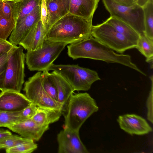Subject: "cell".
<instances>
[{
	"label": "cell",
	"mask_w": 153,
	"mask_h": 153,
	"mask_svg": "<svg viewBox=\"0 0 153 153\" xmlns=\"http://www.w3.org/2000/svg\"><path fill=\"white\" fill-rule=\"evenodd\" d=\"M67 54L73 59L86 58L100 60L107 63L120 64L132 69L146 76L132 61L128 54H118L108 47L99 42L92 36L79 42L67 46Z\"/></svg>",
	"instance_id": "cell-1"
},
{
	"label": "cell",
	"mask_w": 153,
	"mask_h": 153,
	"mask_svg": "<svg viewBox=\"0 0 153 153\" xmlns=\"http://www.w3.org/2000/svg\"><path fill=\"white\" fill-rule=\"evenodd\" d=\"M93 18H85L69 13L52 25L46 40L68 44L87 39L91 36Z\"/></svg>",
	"instance_id": "cell-2"
},
{
	"label": "cell",
	"mask_w": 153,
	"mask_h": 153,
	"mask_svg": "<svg viewBox=\"0 0 153 153\" xmlns=\"http://www.w3.org/2000/svg\"><path fill=\"white\" fill-rule=\"evenodd\" d=\"M98 110L95 100L88 93H73L69 98L63 111L64 127L79 131L87 119Z\"/></svg>",
	"instance_id": "cell-3"
},
{
	"label": "cell",
	"mask_w": 153,
	"mask_h": 153,
	"mask_svg": "<svg viewBox=\"0 0 153 153\" xmlns=\"http://www.w3.org/2000/svg\"><path fill=\"white\" fill-rule=\"evenodd\" d=\"M51 70L59 74L70 84L74 91H88L94 82L101 79L96 71L78 65L53 64L47 70Z\"/></svg>",
	"instance_id": "cell-4"
},
{
	"label": "cell",
	"mask_w": 153,
	"mask_h": 153,
	"mask_svg": "<svg viewBox=\"0 0 153 153\" xmlns=\"http://www.w3.org/2000/svg\"><path fill=\"white\" fill-rule=\"evenodd\" d=\"M67 45L46 40L41 48L35 51H27L25 59L28 69L32 71H47Z\"/></svg>",
	"instance_id": "cell-5"
},
{
	"label": "cell",
	"mask_w": 153,
	"mask_h": 153,
	"mask_svg": "<svg viewBox=\"0 0 153 153\" xmlns=\"http://www.w3.org/2000/svg\"><path fill=\"white\" fill-rule=\"evenodd\" d=\"M102 1L111 16L126 23L140 35L144 33V16L143 7L137 3L126 6L120 4L113 0Z\"/></svg>",
	"instance_id": "cell-6"
},
{
	"label": "cell",
	"mask_w": 153,
	"mask_h": 153,
	"mask_svg": "<svg viewBox=\"0 0 153 153\" xmlns=\"http://www.w3.org/2000/svg\"><path fill=\"white\" fill-rule=\"evenodd\" d=\"M25 56L23 48L17 46L8 59L1 91L20 92L24 82Z\"/></svg>",
	"instance_id": "cell-7"
},
{
	"label": "cell",
	"mask_w": 153,
	"mask_h": 153,
	"mask_svg": "<svg viewBox=\"0 0 153 153\" xmlns=\"http://www.w3.org/2000/svg\"><path fill=\"white\" fill-rule=\"evenodd\" d=\"M91 34L99 42L120 53L136 47L135 44L105 22L96 25H92Z\"/></svg>",
	"instance_id": "cell-8"
},
{
	"label": "cell",
	"mask_w": 153,
	"mask_h": 153,
	"mask_svg": "<svg viewBox=\"0 0 153 153\" xmlns=\"http://www.w3.org/2000/svg\"><path fill=\"white\" fill-rule=\"evenodd\" d=\"M41 73L38 72L25 82L23 90L26 96L38 107L63 111L65 106L53 99L44 89L42 84Z\"/></svg>",
	"instance_id": "cell-9"
},
{
	"label": "cell",
	"mask_w": 153,
	"mask_h": 153,
	"mask_svg": "<svg viewBox=\"0 0 153 153\" xmlns=\"http://www.w3.org/2000/svg\"><path fill=\"white\" fill-rule=\"evenodd\" d=\"M59 153H88L82 142L79 131L64 127L58 134Z\"/></svg>",
	"instance_id": "cell-10"
},
{
	"label": "cell",
	"mask_w": 153,
	"mask_h": 153,
	"mask_svg": "<svg viewBox=\"0 0 153 153\" xmlns=\"http://www.w3.org/2000/svg\"><path fill=\"white\" fill-rule=\"evenodd\" d=\"M41 4L27 16L16 22L9 38V41L13 45H19L34 26L41 20Z\"/></svg>",
	"instance_id": "cell-11"
},
{
	"label": "cell",
	"mask_w": 153,
	"mask_h": 153,
	"mask_svg": "<svg viewBox=\"0 0 153 153\" xmlns=\"http://www.w3.org/2000/svg\"><path fill=\"white\" fill-rule=\"evenodd\" d=\"M117 121L120 128L131 135H143L152 130L144 118L136 114H127L119 116Z\"/></svg>",
	"instance_id": "cell-12"
},
{
	"label": "cell",
	"mask_w": 153,
	"mask_h": 153,
	"mask_svg": "<svg viewBox=\"0 0 153 153\" xmlns=\"http://www.w3.org/2000/svg\"><path fill=\"white\" fill-rule=\"evenodd\" d=\"M32 103L26 95L20 92L6 90L0 94V111H20Z\"/></svg>",
	"instance_id": "cell-13"
},
{
	"label": "cell",
	"mask_w": 153,
	"mask_h": 153,
	"mask_svg": "<svg viewBox=\"0 0 153 153\" xmlns=\"http://www.w3.org/2000/svg\"><path fill=\"white\" fill-rule=\"evenodd\" d=\"M4 127L18 134L23 138L36 141L39 140L49 128V125H39L32 119Z\"/></svg>",
	"instance_id": "cell-14"
},
{
	"label": "cell",
	"mask_w": 153,
	"mask_h": 153,
	"mask_svg": "<svg viewBox=\"0 0 153 153\" xmlns=\"http://www.w3.org/2000/svg\"><path fill=\"white\" fill-rule=\"evenodd\" d=\"M47 33L41 20L33 27L19 45L27 51H35L42 48Z\"/></svg>",
	"instance_id": "cell-15"
},
{
	"label": "cell",
	"mask_w": 153,
	"mask_h": 153,
	"mask_svg": "<svg viewBox=\"0 0 153 153\" xmlns=\"http://www.w3.org/2000/svg\"><path fill=\"white\" fill-rule=\"evenodd\" d=\"M71 0H53L46 3L47 14L44 27L47 33L57 20L69 13Z\"/></svg>",
	"instance_id": "cell-16"
},
{
	"label": "cell",
	"mask_w": 153,
	"mask_h": 153,
	"mask_svg": "<svg viewBox=\"0 0 153 153\" xmlns=\"http://www.w3.org/2000/svg\"><path fill=\"white\" fill-rule=\"evenodd\" d=\"M99 0H71L69 13L85 18L93 17Z\"/></svg>",
	"instance_id": "cell-17"
},
{
	"label": "cell",
	"mask_w": 153,
	"mask_h": 153,
	"mask_svg": "<svg viewBox=\"0 0 153 153\" xmlns=\"http://www.w3.org/2000/svg\"><path fill=\"white\" fill-rule=\"evenodd\" d=\"M42 0H19L9 1L16 22L21 20L31 13L37 6L41 4Z\"/></svg>",
	"instance_id": "cell-18"
},
{
	"label": "cell",
	"mask_w": 153,
	"mask_h": 153,
	"mask_svg": "<svg viewBox=\"0 0 153 153\" xmlns=\"http://www.w3.org/2000/svg\"><path fill=\"white\" fill-rule=\"evenodd\" d=\"M51 74L57 89V101L65 106L74 91L70 84L59 74L55 71Z\"/></svg>",
	"instance_id": "cell-19"
},
{
	"label": "cell",
	"mask_w": 153,
	"mask_h": 153,
	"mask_svg": "<svg viewBox=\"0 0 153 153\" xmlns=\"http://www.w3.org/2000/svg\"><path fill=\"white\" fill-rule=\"evenodd\" d=\"M63 112L62 111L38 107L37 112L32 119L39 125H49L58 121Z\"/></svg>",
	"instance_id": "cell-20"
},
{
	"label": "cell",
	"mask_w": 153,
	"mask_h": 153,
	"mask_svg": "<svg viewBox=\"0 0 153 153\" xmlns=\"http://www.w3.org/2000/svg\"><path fill=\"white\" fill-rule=\"evenodd\" d=\"M105 22L111 25L126 38L136 45L140 35L130 26L117 18L111 16Z\"/></svg>",
	"instance_id": "cell-21"
},
{
	"label": "cell",
	"mask_w": 153,
	"mask_h": 153,
	"mask_svg": "<svg viewBox=\"0 0 153 153\" xmlns=\"http://www.w3.org/2000/svg\"><path fill=\"white\" fill-rule=\"evenodd\" d=\"M136 48L146 58V61L153 68V39L147 37L144 34L140 35L137 42Z\"/></svg>",
	"instance_id": "cell-22"
},
{
	"label": "cell",
	"mask_w": 153,
	"mask_h": 153,
	"mask_svg": "<svg viewBox=\"0 0 153 153\" xmlns=\"http://www.w3.org/2000/svg\"><path fill=\"white\" fill-rule=\"evenodd\" d=\"M144 16V34L153 39V0H149L143 7Z\"/></svg>",
	"instance_id": "cell-23"
},
{
	"label": "cell",
	"mask_w": 153,
	"mask_h": 153,
	"mask_svg": "<svg viewBox=\"0 0 153 153\" xmlns=\"http://www.w3.org/2000/svg\"><path fill=\"white\" fill-rule=\"evenodd\" d=\"M41 77L42 85L45 91L53 99L58 101L57 89L51 73L48 71H43Z\"/></svg>",
	"instance_id": "cell-24"
},
{
	"label": "cell",
	"mask_w": 153,
	"mask_h": 153,
	"mask_svg": "<svg viewBox=\"0 0 153 153\" xmlns=\"http://www.w3.org/2000/svg\"><path fill=\"white\" fill-rule=\"evenodd\" d=\"M21 111L12 112L0 111V121L3 127L13 125L27 120L21 115Z\"/></svg>",
	"instance_id": "cell-25"
},
{
	"label": "cell",
	"mask_w": 153,
	"mask_h": 153,
	"mask_svg": "<svg viewBox=\"0 0 153 153\" xmlns=\"http://www.w3.org/2000/svg\"><path fill=\"white\" fill-rule=\"evenodd\" d=\"M14 18L6 19L0 12V39L6 40L9 36L15 26Z\"/></svg>",
	"instance_id": "cell-26"
},
{
	"label": "cell",
	"mask_w": 153,
	"mask_h": 153,
	"mask_svg": "<svg viewBox=\"0 0 153 153\" xmlns=\"http://www.w3.org/2000/svg\"><path fill=\"white\" fill-rule=\"evenodd\" d=\"M30 140L17 135H12L0 140V149L11 148L27 142Z\"/></svg>",
	"instance_id": "cell-27"
},
{
	"label": "cell",
	"mask_w": 153,
	"mask_h": 153,
	"mask_svg": "<svg viewBox=\"0 0 153 153\" xmlns=\"http://www.w3.org/2000/svg\"><path fill=\"white\" fill-rule=\"evenodd\" d=\"M37 148V144L33 140H31L26 143L6 149V152L7 153H30Z\"/></svg>",
	"instance_id": "cell-28"
},
{
	"label": "cell",
	"mask_w": 153,
	"mask_h": 153,
	"mask_svg": "<svg viewBox=\"0 0 153 153\" xmlns=\"http://www.w3.org/2000/svg\"><path fill=\"white\" fill-rule=\"evenodd\" d=\"M16 46L14 45L10 50L4 53L0 56V90L1 91L4 79L8 59Z\"/></svg>",
	"instance_id": "cell-29"
},
{
	"label": "cell",
	"mask_w": 153,
	"mask_h": 153,
	"mask_svg": "<svg viewBox=\"0 0 153 153\" xmlns=\"http://www.w3.org/2000/svg\"><path fill=\"white\" fill-rule=\"evenodd\" d=\"M0 12L7 19L14 18L12 8L8 1L0 0Z\"/></svg>",
	"instance_id": "cell-30"
},
{
	"label": "cell",
	"mask_w": 153,
	"mask_h": 153,
	"mask_svg": "<svg viewBox=\"0 0 153 153\" xmlns=\"http://www.w3.org/2000/svg\"><path fill=\"white\" fill-rule=\"evenodd\" d=\"M151 81V88L148 97L146 105L147 108V119L152 123H153V77L152 75L150 77Z\"/></svg>",
	"instance_id": "cell-31"
},
{
	"label": "cell",
	"mask_w": 153,
	"mask_h": 153,
	"mask_svg": "<svg viewBox=\"0 0 153 153\" xmlns=\"http://www.w3.org/2000/svg\"><path fill=\"white\" fill-rule=\"evenodd\" d=\"M38 106L33 103L29 106L21 111V115L25 118L28 119H32L36 114Z\"/></svg>",
	"instance_id": "cell-32"
},
{
	"label": "cell",
	"mask_w": 153,
	"mask_h": 153,
	"mask_svg": "<svg viewBox=\"0 0 153 153\" xmlns=\"http://www.w3.org/2000/svg\"><path fill=\"white\" fill-rule=\"evenodd\" d=\"M14 45L7 40L0 39V56L4 53L10 50Z\"/></svg>",
	"instance_id": "cell-33"
},
{
	"label": "cell",
	"mask_w": 153,
	"mask_h": 153,
	"mask_svg": "<svg viewBox=\"0 0 153 153\" xmlns=\"http://www.w3.org/2000/svg\"><path fill=\"white\" fill-rule=\"evenodd\" d=\"M47 14L46 4L45 0H42L41 7V20L44 27Z\"/></svg>",
	"instance_id": "cell-34"
},
{
	"label": "cell",
	"mask_w": 153,
	"mask_h": 153,
	"mask_svg": "<svg viewBox=\"0 0 153 153\" xmlns=\"http://www.w3.org/2000/svg\"><path fill=\"white\" fill-rule=\"evenodd\" d=\"M113 0L120 4L126 6H132L136 3L133 0Z\"/></svg>",
	"instance_id": "cell-35"
},
{
	"label": "cell",
	"mask_w": 153,
	"mask_h": 153,
	"mask_svg": "<svg viewBox=\"0 0 153 153\" xmlns=\"http://www.w3.org/2000/svg\"><path fill=\"white\" fill-rule=\"evenodd\" d=\"M12 135L9 130L0 129V140Z\"/></svg>",
	"instance_id": "cell-36"
},
{
	"label": "cell",
	"mask_w": 153,
	"mask_h": 153,
	"mask_svg": "<svg viewBox=\"0 0 153 153\" xmlns=\"http://www.w3.org/2000/svg\"><path fill=\"white\" fill-rule=\"evenodd\" d=\"M149 0H137V4L143 7L148 1Z\"/></svg>",
	"instance_id": "cell-37"
},
{
	"label": "cell",
	"mask_w": 153,
	"mask_h": 153,
	"mask_svg": "<svg viewBox=\"0 0 153 153\" xmlns=\"http://www.w3.org/2000/svg\"><path fill=\"white\" fill-rule=\"evenodd\" d=\"M53 0H45L46 3H49L52 1Z\"/></svg>",
	"instance_id": "cell-38"
},
{
	"label": "cell",
	"mask_w": 153,
	"mask_h": 153,
	"mask_svg": "<svg viewBox=\"0 0 153 153\" xmlns=\"http://www.w3.org/2000/svg\"><path fill=\"white\" fill-rule=\"evenodd\" d=\"M5 0V1H17L19 0Z\"/></svg>",
	"instance_id": "cell-39"
},
{
	"label": "cell",
	"mask_w": 153,
	"mask_h": 153,
	"mask_svg": "<svg viewBox=\"0 0 153 153\" xmlns=\"http://www.w3.org/2000/svg\"><path fill=\"white\" fill-rule=\"evenodd\" d=\"M3 125L0 121V127H3Z\"/></svg>",
	"instance_id": "cell-40"
},
{
	"label": "cell",
	"mask_w": 153,
	"mask_h": 153,
	"mask_svg": "<svg viewBox=\"0 0 153 153\" xmlns=\"http://www.w3.org/2000/svg\"><path fill=\"white\" fill-rule=\"evenodd\" d=\"M137 3V0H133Z\"/></svg>",
	"instance_id": "cell-41"
}]
</instances>
